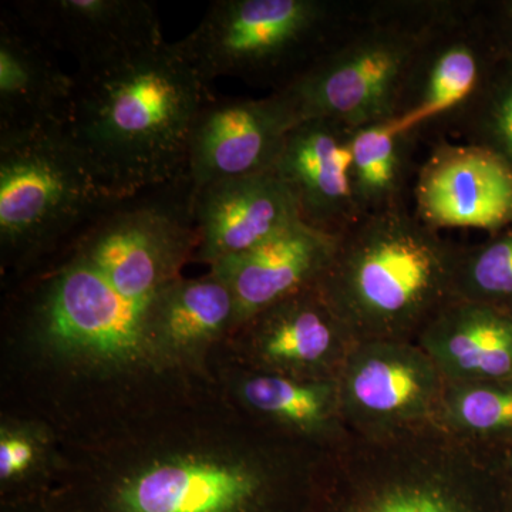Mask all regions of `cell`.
I'll return each mask as SVG.
<instances>
[{
  "label": "cell",
  "instance_id": "5bb4252c",
  "mask_svg": "<svg viewBox=\"0 0 512 512\" xmlns=\"http://www.w3.org/2000/svg\"><path fill=\"white\" fill-rule=\"evenodd\" d=\"M77 70L120 62L165 42L154 3L147 0H19L9 5Z\"/></svg>",
  "mask_w": 512,
  "mask_h": 512
},
{
  "label": "cell",
  "instance_id": "f546056e",
  "mask_svg": "<svg viewBox=\"0 0 512 512\" xmlns=\"http://www.w3.org/2000/svg\"><path fill=\"white\" fill-rule=\"evenodd\" d=\"M508 478H510L511 498H512V446L508 451Z\"/></svg>",
  "mask_w": 512,
  "mask_h": 512
},
{
  "label": "cell",
  "instance_id": "2e32d148",
  "mask_svg": "<svg viewBox=\"0 0 512 512\" xmlns=\"http://www.w3.org/2000/svg\"><path fill=\"white\" fill-rule=\"evenodd\" d=\"M218 387L252 419L285 436L328 451L348 436L336 379H299L214 359Z\"/></svg>",
  "mask_w": 512,
  "mask_h": 512
},
{
  "label": "cell",
  "instance_id": "ac0fdd59",
  "mask_svg": "<svg viewBox=\"0 0 512 512\" xmlns=\"http://www.w3.org/2000/svg\"><path fill=\"white\" fill-rule=\"evenodd\" d=\"M353 133L338 121H301L286 134L274 168L295 195L302 221L330 234L360 220L350 177Z\"/></svg>",
  "mask_w": 512,
  "mask_h": 512
},
{
  "label": "cell",
  "instance_id": "9c48e42d",
  "mask_svg": "<svg viewBox=\"0 0 512 512\" xmlns=\"http://www.w3.org/2000/svg\"><path fill=\"white\" fill-rule=\"evenodd\" d=\"M423 37L379 29L326 52L279 94L295 124L338 121L352 130L392 120L399 113L421 53Z\"/></svg>",
  "mask_w": 512,
  "mask_h": 512
},
{
  "label": "cell",
  "instance_id": "5b68a950",
  "mask_svg": "<svg viewBox=\"0 0 512 512\" xmlns=\"http://www.w3.org/2000/svg\"><path fill=\"white\" fill-rule=\"evenodd\" d=\"M461 251L397 204L340 234L318 288L356 342H416L454 299Z\"/></svg>",
  "mask_w": 512,
  "mask_h": 512
},
{
  "label": "cell",
  "instance_id": "d4e9b609",
  "mask_svg": "<svg viewBox=\"0 0 512 512\" xmlns=\"http://www.w3.org/2000/svg\"><path fill=\"white\" fill-rule=\"evenodd\" d=\"M436 420L466 439L511 447L512 377L446 383Z\"/></svg>",
  "mask_w": 512,
  "mask_h": 512
},
{
  "label": "cell",
  "instance_id": "cb8c5ba5",
  "mask_svg": "<svg viewBox=\"0 0 512 512\" xmlns=\"http://www.w3.org/2000/svg\"><path fill=\"white\" fill-rule=\"evenodd\" d=\"M412 133L392 120L357 128L352 140L353 197L360 218L400 204Z\"/></svg>",
  "mask_w": 512,
  "mask_h": 512
},
{
  "label": "cell",
  "instance_id": "8992f818",
  "mask_svg": "<svg viewBox=\"0 0 512 512\" xmlns=\"http://www.w3.org/2000/svg\"><path fill=\"white\" fill-rule=\"evenodd\" d=\"M117 200L60 126L0 143V278L49 264Z\"/></svg>",
  "mask_w": 512,
  "mask_h": 512
},
{
  "label": "cell",
  "instance_id": "3957f363",
  "mask_svg": "<svg viewBox=\"0 0 512 512\" xmlns=\"http://www.w3.org/2000/svg\"><path fill=\"white\" fill-rule=\"evenodd\" d=\"M66 130L107 190L121 198L187 171L198 111L217 96L180 43L73 73Z\"/></svg>",
  "mask_w": 512,
  "mask_h": 512
},
{
  "label": "cell",
  "instance_id": "603a6c76",
  "mask_svg": "<svg viewBox=\"0 0 512 512\" xmlns=\"http://www.w3.org/2000/svg\"><path fill=\"white\" fill-rule=\"evenodd\" d=\"M62 468V439L47 421L0 409V504L42 503Z\"/></svg>",
  "mask_w": 512,
  "mask_h": 512
},
{
  "label": "cell",
  "instance_id": "4316f807",
  "mask_svg": "<svg viewBox=\"0 0 512 512\" xmlns=\"http://www.w3.org/2000/svg\"><path fill=\"white\" fill-rule=\"evenodd\" d=\"M470 107L474 144L494 151L512 165V50L501 49Z\"/></svg>",
  "mask_w": 512,
  "mask_h": 512
},
{
  "label": "cell",
  "instance_id": "52a82bcc",
  "mask_svg": "<svg viewBox=\"0 0 512 512\" xmlns=\"http://www.w3.org/2000/svg\"><path fill=\"white\" fill-rule=\"evenodd\" d=\"M195 201L187 171L167 183L117 198L57 258L86 262L121 295L147 302L194 262Z\"/></svg>",
  "mask_w": 512,
  "mask_h": 512
},
{
  "label": "cell",
  "instance_id": "ba28073f",
  "mask_svg": "<svg viewBox=\"0 0 512 512\" xmlns=\"http://www.w3.org/2000/svg\"><path fill=\"white\" fill-rule=\"evenodd\" d=\"M329 6L318 0H217L180 40L198 73L285 89L316 60Z\"/></svg>",
  "mask_w": 512,
  "mask_h": 512
},
{
  "label": "cell",
  "instance_id": "9a60e30c",
  "mask_svg": "<svg viewBox=\"0 0 512 512\" xmlns=\"http://www.w3.org/2000/svg\"><path fill=\"white\" fill-rule=\"evenodd\" d=\"M416 217L427 227L480 229L512 225V165L478 144L441 146L421 167Z\"/></svg>",
  "mask_w": 512,
  "mask_h": 512
},
{
  "label": "cell",
  "instance_id": "4fadbf2b",
  "mask_svg": "<svg viewBox=\"0 0 512 512\" xmlns=\"http://www.w3.org/2000/svg\"><path fill=\"white\" fill-rule=\"evenodd\" d=\"M295 121L279 94L214 96L192 124L187 173L195 194L208 185L274 171Z\"/></svg>",
  "mask_w": 512,
  "mask_h": 512
},
{
  "label": "cell",
  "instance_id": "8fae6325",
  "mask_svg": "<svg viewBox=\"0 0 512 512\" xmlns=\"http://www.w3.org/2000/svg\"><path fill=\"white\" fill-rule=\"evenodd\" d=\"M355 343L316 284L245 320L215 357L258 372L336 379Z\"/></svg>",
  "mask_w": 512,
  "mask_h": 512
},
{
  "label": "cell",
  "instance_id": "7402d4cb",
  "mask_svg": "<svg viewBox=\"0 0 512 512\" xmlns=\"http://www.w3.org/2000/svg\"><path fill=\"white\" fill-rule=\"evenodd\" d=\"M500 53L493 33L484 43L466 37L437 47L421 69L416 94L404 101L392 119L393 126L402 133H412L421 124L464 103L470 106Z\"/></svg>",
  "mask_w": 512,
  "mask_h": 512
},
{
  "label": "cell",
  "instance_id": "44dd1931",
  "mask_svg": "<svg viewBox=\"0 0 512 512\" xmlns=\"http://www.w3.org/2000/svg\"><path fill=\"white\" fill-rule=\"evenodd\" d=\"M446 383L512 377V313L454 298L416 339Z\"/></svg>",
  "mask_w": 512,
  "mask_h": 512
},
{
  "label": "cell",
  "instance_id": "e0dca14e",
  "mask_svg": "<svg viewBox=\"0 0 512 512\" xmlns=\"http://www.w3.org/2000/svg\"><path fill=\"white\" fill-rule=\"evenodd\" d=\"M73 74L56 52L18 18L0 8V143L66 126Z\"/></svg>",
  "mask_w": 512,
  "mask_h": 512
},
{
  "label": "cell",
  "instance_id": "30bf717a",
  "mask_svg": "<svg viewBox=\"0 0 512 512\" xmlns=\"http://www.w3.org/2000/svg\"><path fill=\"white\" fill-rule=\"evenodd\" d=\"M340 410L348 433L383 437L437 419L446 380L409 340H367L350 349L339 375Z\"/></svg>",
  "mask_w": 512,
  "mask_h": 512
},
{
  "label": "cell",
  "instance_id": "d6986e66",
  "mask_svg": "<svg viewBox=\"0 0 512 512\" xmlns=\"http://www.w3.org/2000/svg\"><path fill=\"white\" fill-rule=\"evenodd\" d=\"M195 217L194 262L208 268L302 220L295 195L275 171L208 185L197 194Z\"/></svg>",
  "mask_w": 512,
  "mask_h": 512
},
{
  "label": "cell",
  "instance_id": "277c9868",
  "mask_svg": "<svg viewBox=\"0 0 512 512\" xmlns=\"http://www.w3.org/2000/svg\"><path fill=\"white\" fill-rule=\"evenodd\" d=\"M508 451L437 420L383 437L349 433L320 457L309 512H512Z\"/></svg>",
  "mask_w": 512,
  "mask_h": 512
},
{
  "label": "cell",
  "instance_id": "7c38bea8",
  "mask_svg": "<svg viewBox=\"0 0 512 512\" xmlns=\"http://www.w3.org/2000/svg\"><path fill=\"white\" fill-rule=\"evenodd\" d=\"M238 326L231 289L214 272L181 276L148 299L144 335L168 375L190 386H214V359Z\"/></svg>",
  "mask_w": 512,
  "mask_h": 512
},
{
  "label": "cell",
  "instance_id": "484cf974",
  "mask_svg": "<svg viewBox=\"0 0 512 512\" xmlns=\"http://www.w3.org/2000/svg\"><path fill=\"white\" fill-rule=\"evenodd\" d=\"M454 298L512 313V225L461 251Z\"/></svg>",
  "mask_w": 512,
  "mask_h": 512
},
{
  "label": "cell",
  "instance_id": "6da1fadb",
  "mask_svg": "<svg viewBox=\"0 0 512 512\" xmlns=\"http://www.w3.org/2000/svg\"><path fill=\"white\" fill-rule=\"evenodd\" d=\"M62 444L45 512H309L323 453L241 412L218 384Z\"/></svg>",
  "mask_w": 512,
  "mask_h": 512
},
{
  "label": "cell",
  "instance_id": "7a4b0ae2",
  "mask_svg": "<svg viewBox=\"0 0 512 512\" xmlns=\"http://www.w3.org/2000/svg\"><path fill=\"white\" fill-rule=\"evenodd\" d=\"M2 289L0 409L47 421L62 443L208 387L161 369L144 335L148 301L86 262L57 258Z\"/></svg>",
  "mask_w": 512,
  "mask_h": 512
},
{
  "label": "cell",
  "instance_id": "f1b7e54d",
  "mask_svg": "<svg viewBox=\"0 0 512 512\" xmlns=\"http://www.w3.org/2000/svg\"><path fill=\"white\" fill-rule=\"evenodd\" d=\"M0 512H45L42 503L0 504Z\"/></svg>",
  "mask_w": 512,
  "mask_h": 512
},
{
  "label": "cell",
  "instance_id": "83f0119b",
  "mask_svg": "<svg viewBox=\"0 0 512 512\" xmlns=\"http://www.w3.org/2000/svg\"><path fill=\"white\" fill-rule=\"evenodd\" d=\"M491 33L501 49L512 50V0L498 5V15Z\"/></svg>",
  "mask_w": 512,
  "mask_h": 512
},
{
  "label": "cell",
  "instance_id": "ffe728a7",
  "mask_svg": "<svg viewBox=\"0 0 512 512\" xmlns=\"http://www.w3.org/2000/svg\"><path fill=\"white\" fill-rule=\"evenodd\" d=\"M339 239L340 235L301 220L249 251L211 266L210 271L220 276L234 295L238 326L269 306L318 284L335 256Z\"/></svg>",
  "mask_w": 512,
  "mask_h": 512
}]
</instances>
